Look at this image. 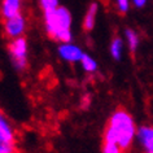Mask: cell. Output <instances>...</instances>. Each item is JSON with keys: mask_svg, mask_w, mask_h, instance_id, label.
Masks as SVG:
<instances>
[{"mask_svg": "<svg viewBox=\"0 0 153 153\" xmlns=\"http://www.w3.org/2000/svg\"><path fill=\"white\" fill-rule=\"evenodd\" d=\"M44 27L48 36L60 43H68L73 40L71 33V13L65 7H59L56 9L43 12Z\"/></svg>", "mask_w": 153, "mask_h": 153, "instance_id": "7a4b0ae2", "label": "cell"}, {"mask_svg": "<svg viewBox=\"0 0 153 153\" xmlns=\"http://www.w3.org/2000/svg\"><path fill=\"white\" fill-rule=\"evenodd\" d=\"M122 48H123V43H122L121 38H114L110 43V55L116 61H120L122 57Z\"/></svg>", "mask_w": 153, "mask_h": 153, "instance_id": "30bf717a", "label": "cell"}, {"mask_svg": "<svg viewBox=\"0 0 153 153\" xmlns=\"http://www.w3.org/2000/svg\"><path fill=\"white\" fill-rule=\"evenodd\" d=\"M137 139L147 152L153 151V127L152 126H141L136 132Z\"/></svg>", "mask_w": 153, "mask_h": 153, "instance_id": "52a82bcc", "label": "cell"}, {"mask_svg": "<svg viewBox=\"0 0 153 153\" xmlns=\"http://www.w3.org/2000/svg\"><path fill=\"white\" fill-rule=\"evenodd\" d=\"M39 5L42 7L43 12H47V10L59 8L60 3H59V0H39Z\"/></svg>", "mask_w": 153, "mask_h": 153, "instance_id": "7c38bea8", "label": "cell"}, {"mask_svg": "<svg viewBox=\"0 0 153 153\" xmlns=\"http://www.w3.org/2000/svg\"><path fill=\"white\" fill-rule=\"evenodd\" d=\"M148 153H153V151H152V152H148Z\"/></svg>", "mask_w": 153, "mask_h": 153, "instance_id": "e0dca14e", "label": "cell"}, {"mask_svg": "<svg viewBox=\"0 0 153 153\" xmlns=\"http://www.w3.org/2000/svg\"><path fill=\"white\" fill-rule=\"evenodd\" d=\"M97 10H99L97 3H91L86 14H85V20H83V29H85L86 31H92L94 30L95 24H96Z\"/></svg>", "mask_w": 153, "mask_h": 153, "instance_id": "ba28073f", "label": "cell"}, {"mask_svg": "<svg viewBox=\"0 0 153 153\" xmlns=\"http://www.w3.org/2000/svg\"><path fill=\"white\" fill-rule=\"evenodd\" d=\"M57 52H59L60 59H62L66 62H81L82 57L85 55L83 49L79 45L71 43V42L61 43Z\"/></svg>", "mask_w": 153, "mask_h": 153, "instance_id": "5b68a950", "label": "cell"}, {"mask_svg": "<svg viewBox=\"0 0 153 153\" xmlns=\"http://www.w3.org/2000/svg\"><path fill=\"white\" fill-rule=\"evenodd\" d=\"M134 5L136 7V8H141V7L145 5V3H147V0H132Z\"/></svg>", "mask_w": 153, "mask_h": 153, "instance_id": "2e32d148", "label": "cell"}, {"mask_svg": "<svg viewBox=\"0 0 153 153\" xmlns=\"http://www.w3.org/2000/svg\"><path fill=\"white\" fill-rule=\"evenodd\" d=\"M14 130L10 125L9 120L5 117L3 110L0 109V140L5 141V143L14 144Z\"/></svg>", "mask_w": 153, "mask_h": 153, "instance_id": "8992f818", "label": "cell"}, {"mask_svg": "<svg viewBox=\"0 0 153 153\" xmlns=\"http://www.w3.org/2000/svg\"><path fill=\"white\" fill-rule=\"evenodd\" d=\"M0 153H16V147L14 144L0 140Z\"/></svg>", "mask_w": 153, "mask_h": 153, "instance_id": "5bb4252c", "label": "cell"}, {"mask_svg": "<svg viewBox=\"0 0 153 153\" xmlns=\"http://www.w3.org/2000/svg\"><path fill=\"white\" fill-rule=\"evenodd\" d=\"M9 56L12 60V64L17 71H24L27 68V59H29V52H27V42L24 36L12 39L8 47Z\"/></svg>", "mask_w": 153, "mask_h": 153, "instance_id": "3957f363", "label": "cell"}, {"mask_svg": "<svg viewBox=\"0 0 153 153\" xmlns=\"http://www.w3.org/2000/svg\"><path fill=\"white\" fill-rule=\"evenodd\" d=\"M126 40H127V44L130 47V51L131 52H135L137 45H139V38H137L136 33L131 29H127L126 30Z\"/></svg>", "mask_w": 153, "mask_h": 153, "instance_id": "8fae6325", "label": "cell"}, {"mask_svg": "<svg viewBox=\"0 0 153 153\" xmlns=\"http://www.w3.org/2000/svg\"><path fill=\"white\" fill-rule=\"evenodd\" d=\"M102 153H125V152L117 144L104 141V144H102Z\"/></svg>", "mask_w": 153, "mask_h": 153, "instance_id": "4fadbf2b", "label": "cell"}, {"mask_svg": "<svg viewBox=\"0 0 153 153\" xmlns=\"http://www.w3.org/2000/svg\"><path fill=\"white\" fill-rule=\"evenodd\" d=\"M137 130L131 114L125 109H117L110 116L104 132V141L114 143L126 152L131 147Z\"/></svg>", "mask_w": 153, "mask_h": 153, "instance_id": "6da1fadb", "label": "cell"}, {"mask_svg": "<svg viewBox=\"0 0 153 153\" xmlns=\"http://www.w3.org/2000/svg\"><path fill=\"white\" fill-rule=\"evenodd\" d=\"M118 10L121 13H126L128 10V0H116Z\"/></svg>", "mask_w": 153, "mask_h": 153, "instance_id": "9a60e30c", "label": "cell"}, {"mask_svg": "<svg viewBox=\"0 0 153 153\" xmlns=\"http://www.w3.org/2000/svg\"><path fill=\"white\" fill-rule=\"evenodd\" d=\"M3 27H4L5 35L8 36L10 40L16 39V38H20V36H24V33L26 30V20L24 17V14L20 13L14 17L4 20Z\"/></svg>", "mask_w": 153, "mask_h": 153, "instance_id": "277c9868", "label": "cell"}, {"mask_svg": "<svg viewBox=\"0 0 153 153\" xmlns=\"http://www.w3.org/2000/svg\"><path fill=\"white\" fill-rule=\"evenodd\" d=\"M81 65L83 68V70H85L86 73H88V74H92V73H96L97 70V62L96 60L94 59V57H91L90 55H87V53H85L81 60Z\"/></svg>", "mask_w": 153, "mask_h": 153, "instance_id": "9c48e42d", "label": "cell"}]
</instances>
